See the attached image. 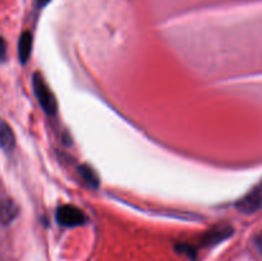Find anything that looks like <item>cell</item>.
I'll return each instance as SVG.
<instances>
[{
	"mask_svg": "<svg viewBox=\"0 0 262 261\" xmlns=\"http://www.w3.org/2000/svg\"><path fill=\"white\" fill-rule=\"evenodd\" d=\"M33 91H35L36 97L38 100V104L43 109V112L48 115H55L58 112V102H56L55 96L50 91L46 82L43 81L42 76L40 73L33 74L32 78Z\"/></svg>",
	"mask_w": 262,
	"mask_h": 261,
	"instance_id": "cell-1",
	"label": "cell"
},
{
	"mask_svg": "<svg viewBox=\"0 0 262 261\" xmlns=\"http://www.w3.org/2000/svg\"><path fill=\"white\" fill-rule=\"evenodd\" d=\"M56 220L60 225L73 228L83 225L87 217L78 207L73 206V205H61L56 210Z\"/></svg>",
	"mask_w": 262,
	"mask_h": 261,
	"instance_id": "cell-2",
	"label": "cell"
},
{
	"mask_svg": "<svg viewBox=\"0 0 262 261\" xmlns=\"http://www.w3.org/2000/svg\"><path fill=\"white\" fill-rule=\"evenodd\" d=\"M262 206V191L255 189L237 202V209L243 214H253Z\"/></svg>",
	"mask_w": 262,
	"mask_h": 261,
	"instance_id": "cell-3",
	"label": "cell"
},
{
	"mask_svg": "<svg viewBox=\"0 0 262 261\" xmlns=\"http://www.w3.org/2000/svg\"><path fill=\"white\" fill-rule=\"evenodd\" d=\"M15 145V137L12 128L3 119H0V147L4 151H12Z\"/></svg>",
	"mask_w": 262,
	"mask_h": 261,
	"instance_id": "cell-4",
	"label": "cell"
},
{
	"mask_svg": "<svg viewBox=\"0 0 262 261\" xmlns=\"http://www.w3.org/2000/svg\"><path fill=\"white\" fill-rule=\"evenodd\" d=\"M31 51H32V35L30 32H23L20 35L19 44H18V54H19L20 63H27Z\"/></svg>",
	"mask_w": 262,
	"mask_h": 261,
	"instance_id": "cell-5",
	"label": "cell"
},
{
	"mask_svg": "<svg viewBox=\"0 0 262 261\" xmlns=\"http://www.w3.org/2000/svg\"><path fill=\"white\" fill-rule=\"evenodd\" d=\"M232 234V229L228 227H222V228H216V229L211 230L206 234L205 237L204 242L205 245H215V243L220 242V241L225 240L228 238L229 235Z\"/></svg>",
	"mask_w": 262,
	"mask_h": 261,
	"instance_id": "cell-6",
	"label": "cell"
},
{
	"mask_svg": "<svg viewBox=\"0 0 262 261\" xmlns=\"http://www.w3.org/2000/svg\"><path fill=\"white\" fill-rule=\"evenodd\" d=\"M79 173H81V176L83 177V181H86L90 186L97 187V184H99V179H97L96 174L94 173L92 169H90L89 166L86 165H82L81 168H79Z\"/></svg>",
	"mask_w": 262,
	"mask_h": 261,
	"instance_id": "cell-7",
	"label": "cell"
},
{
	"mask_svg": "<svg viewBox=\"0 0 262 261\" xmlns=\"http://www.w3.org/2000/svg\"><path fill=\"white\" fill-rule=\"evenodd\" d=\"M7 55V44L3 37H0V60H4Z\"/></svg>",
	"mask_w": 262,
	"mask_h": 261,
	"instance_id": "cell-8",
	"label": "cell"
},
{
	"mask_svg": "<svg viewBox=\"0 0 262 261\" xmlns=\"http://www.w3.org/2000/svg\"><path fill=\"white\" fill-rule=\"evenodd\" d=\"M49 2H50V0H36V3H37L38 7H45Z\"/></svg>",
	"mask_w": 262,
	"mask_h": 261,
	"instance_id": "cell-9",
	"label": "cell"
}]
</instances>
